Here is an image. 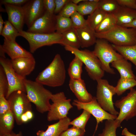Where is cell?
Here are the masks:
<instances>
[{
  "label": "cell",
  "instance_id": "43",
  "mask_svg": "<svg viewBox=\"0 0 136 136\" xmlns=\"http://www.w3.org/2000/svg\"><path fill=\"white\" fill-rule=\"evenodd\" d=\"M45 10L52 14H54L55 8V0H43Z\"/></svg>",
  "mask_w": 136,
  "mask_h": 136
},
{
  "label": "cell",
  "instance_id": "39",
  "mask_svg": "<svg viewBox=\"0 0 136 136\" xmlns=\"http://www.w3.org/2000/svg\"><path fill=\"white\" fill-rule=\"evenodd\" d=\"M85 131L73 126L63 131L60 136H84Z\"/></svg>",
  "mask_w": 136,
  "mask_h": 136
},
{
  "label": "cell",
  "instance_id": "8",
  "mask_svg": "<svg viewBox=\"0 0 136 136\" xmlns=\"http://www.w3.org/2000/svg\"><path fill=\"white\" fill-rule=\"evenodd\" d=\"M51 100L53 103L48 112L47 120H59L67 117L69 111L73 108L71 99H67L64 93L61 92L53 94Z\"/></svg>",
  "mask_w": 136,
  "mask_h": 136
},
{
  "label": "cell",
  "instance_id": "9",
  "mask_svg": "<svg viewBox=\"0 0 136 136\" xmlns=\"http://www.w3.org/2000/svg\"><path fill=\"white\" fill-rule=\"evenodd\" d=\"M7 99L16 124L21 125V116L27 111H32V109L31 102L26 92L20 90L15 91L10 94Z\"/></svg>",
  "mask_w": 136,
  "mask_h": 136
},
{
  "label": "cell",
  "instance_id": "44",
  "mask_svg": "<svg viewBox=\"0 0 136 136\" xmlns=\"http://www.w3.org/2000/svg\"><path fill=\"white\" fill-rule=\"evenodd\" d=\"M119 5L135 10L136 0H117Z\"/></svg>",
  "mask_w": 136,
  "mask_h": 136
},
{
  "label": "cell",
  "instance_id": "15",
  "mask_svg": "<svg viewBox=\"0 0 136 136\" xmlns=\"http://www.w3.org/2000/svg\"><path fill=\"white\" fill-rule=\"evenodd\" d=\"M10 60L12 67L15 72L24 79L33 71L36 64L33 56L22 57Z\"/></svg>",
  "mask_w": 136,
  "mask_h": 136
},
{
  "label": "cell",
  "instance_id": "32",
  "mask_svg": "<svg viewBox=\"0 0 136 136\" xmlns=\"http://www.w3.org/2000/svg\"><path fill=\"white\" fill-rule=\"evenodd\" d=\"M8 41H16V37L20 36L18 30L8 20L4 21V26L0 35Z\"/></svg>",
  "mask_w": 136,
  "mask_h": 136
},
{
  "label": "cell",
  "instance_id": "29",
  "mask_svg": "<svg viewBox=\"0 0 136 136\" xmlns=\"http://www.w3.org/2000/svg\"><path fill=\"white\" fill-rule=\"evenodd\" d=\"M136 86V80L133 78H120L115 87L116 94L118 96L122 95L125 91Z\"/></svg>",
  "mask_w": 136,
  "mask_h": 136
},
{
  "label": "cell",
  "instance_id": "46",
  "mask_svg": "<svg viewBox=\"0 0 136 136\" xmlns=\"http://www.w3.org/2000/svg\"><path fill=\"white\" fill-rule=\"evenodd\" d=\"M123 26L128 28H132L136 29V19H135L131 22Z\"/></svg>",
  "mask_w": 136,
  "mask_h": 136
},
{
  "label": "cell",
  "instance_id": "51",
  "mask_svg": "<svg viewBox=\"0 0 136 136\" xmlns=\"http://www.w3.org/2000/svg\"><path fill=\"white\" fill-rule=\"evenodd\" d=\"M71 1L75 4L77 5L78 3H80L84 0H71Z\"/></svg>",
  "mask_w": 136,
  "mask_h": 136
},
{
  "label": "cell",
  "instance_id": "40",
  "mask_svg": "<svg viewBox=\"0 0 136 136\" xmlns=\"http://www.w3.org/2000/svg\"><path fill=\"white\" fill-rule=\"evenodd\" d=\"M10 109L8 101L5 96H0V115Z\"/></svg>",
  "mask_w": 136,
  "mask_h": 136
},
{
  "label": "cell",
  "instance_id": "10",
  "mask_svg": "<svg viewBox=\"0 0 136 136\" xmlns=\"http://www.w3.org/2000/svg\"><path fill=\"white\" fill-rule=\"evenodd\" d=\"M115 106L120 109L116 119L121 124L136 116V90L132 88L125 96L116 101Z\"/></svg>",
  "mask_w": 136,
  "mask_h": 136
},
{
  "label": "cell",
  "instance_id": "28",
  "mask_svg": "<svg viewBox=\"0 0 136 136\" xmlns=\"http://www.w3.org/2000/svg\"><path fill=\"white\" fill-rule=\"evenodd\" d=\"M99 0H84L77 5V11L84 15H90L97 8Z\"/></svg>",
  "mask_w": 136,
  "mask_h": 136
},
{
  "label": "cell",
  "instance_id": "53",
  "mask_svg": "<svg viewBox=\"0 0 136 136\" xmlns=\"http://www.w3.org/2000/svg\"><path fill=\"white\" fill-rule=\"evenodd\" d=\"M135 10H136V8H135Z\"/></svg>",
  "mask_w": 136,
  "mask_h": 136
},
{
  "label": "cell",
  "instance_id": "1",
  "mask_svg": "<svg viewBox=\"0 0 136 136\" xmlns=\"http://www.w3.org/2000/svg\"><path fill=\"white\" fill-rule=\"evenodd\" d=\"M66 77L64 62L60 55L57 54L49 65L39 73L35 81L44 85L56 87L64 84Z\"/></svg>",
  "mask_w": 136,
  "mask_h": 136
},
{
  "label": "cell",
  "instance_id": "21",
  "mask_svg": "<svg viewBox=\"0 0 136 136\" xmlns=\"http://www.w3.org/2000/svg\"><path fill=\"white\" fill-rule=\"evenodd\" d=\"M76 30L82 48L88 47L95 44L97 38L95 30L88 25Z\"/></svg>",
  "mask_w": 136,
  "mask_h": 136
},
{
  "label": "cell",
  "instance_id": "14",
  "mask_svg": "<svg viewBox=\"0 0 136 136\" xmlns=\"http://www.w3.org/2000/svg\"><path fill=\"white\" fill-rule=\"evenodd\" d=\"M22 7L24 12V23L28 28L46 10L43 0H28Z\"/></svg>",
  "mask_w": 136,
  "mask_h": 136
},
{
  "label": "cell",
  "instance_id": "37",
  "mask_svg": "<svg viewBox=\"0 0 136 136\" xmlns=\"http://www.w3.org/2000/svg\"><path fill=\"white\" fill-rule=\"evenodd\" d=\"M77 5L70 0L65 5L58 14L64 17L70 18L77 11Z\"/></svg>",
  "mask_w": 136,
  "mask_h": 136
},
{
  "label": "cell",
  "instance_id": "26",
  "mask_svg": "<svg viewBox=\"0 0 136 136\" xmlns=\"http://www.w3.org/2000/svg\"><path fill=\"white\" fill-rule=\"evenodd\" d=\"M83 63L78 57L75 56L70 62L68 69V72L70 79L79 80L82 79V66Z\"/></svg>",
  "mask_w": 136,
  "mask_h": 136
},
{
  "label": "cell",
  "instance_id": "24",
  "mask_svg": "<svg viewBox=\"0 0 136 136\" xmlns=\"http://www.w3.org/2000/svg\"><path fill=\"white\" fill-rule=\"evenodd\" d=\"M61 45L68 46L72 48L79 49L81 47L78 36L76 29L73 27L62 34Z\"/></svg>",
  "mask_w": 136,
  "mask_h": 136
},
{
  "label": "cell",
  "instance_id": "11",
  "mask_svg": "<svg viewBox=\"0 0 136 136\" xmlns=\"http://www.w3.org/2000/svg\"><path fill=\"white\" fill-rule=\"evenodd\" d=\"M73 105L76 107L78 110H86L95 117L96 124L94 133L100 122H102L104 120H115L118 116L111 114L104 110L98 103L95 97H93L91 101L87 103L82 102L77 99H75Z\"/></svg>",
  "mask_w": 136,
  "mask_h": 136
},
{
  "label": "cell",
  "instance_id": "33",
  "mask_svg": "<svg viewBox=\"0 0 136 136\" xmlns=\"http://www.w3.org/2000/svg\"><path fill=\"white\" fill-rule=\"evenodd\" d=\"M121 126V124L116 119L107 120L102 132L98 136H117L116 131L117 128Z\"/></svg>",
  "mask_w": 136,
  "mask_h": 136
},
{
  "label": "cell",
  "instance_id": "6",
  "mask_svg": "<svg viewBox=\"0 0 136 136\" xmlns=\"http://www.w3.org/2000/svg\"><path fill=\"white\" fill-rule=\"evenodd\" d=\"M19 32L20 36L28 42L30 52L31 53L43 46L62 44V35L56 32L46 34L31 33L23 30Z\"/></svg>",
  "mask_w": 136,
  "mask_h": 136
},
{
  "label": "cell",
  "instance_id": "23",
  "mask_svg": "<svg viewBox=\"0 0 136 136\" xmlns=\"http://www.w3.org/2000/svg\"><path fill=\"white\" fill-rule=\"evenodd\" d=\"M15 120L11 109L0 115V135L5 136L12 131Z\"/></svg>",
  "mask_w": 136,
  "mask_h": 136
},
{
  "label": "cell",
  "instance_id": "2",
  "mask_svg": "<svg viewBox=\"0 0 136 136\" xmlns=\"http://www.w3.org/2000/svg\"><path fill=\"white\" fill-rule=\"evenodd\" d=\"M24 84L27 97L31 103L35 105L37 111L41 113L48 112L51 105L50 101L52 93L36 81L25 79Z\"/></svg>",
  "mask_w": 136,
  "mask_h": 136
},
{
  "label": "cell",
  "instance_id": "4",
  "mask_svg": "<svg viewBox=\"0 0 136 136\" xmlns=\"http://www.w3.org/2000/svg\"><path fill=\"white\" fill-rule=\"evenodd\" d=\"M65 49L71 52L79 58L85 65V69L90 78L97 81L102 79L105 72L103 69L100 62L93 51L72 48L68 46H64Z\"/></svg>",
  "mask_w": 136,
  "mask_h": 136
},
{
  "label": "cell",
  "instance_id": "49",
  "mask_svg": "<svg viewBox=\"0 0 136 136\" xmlns=\"http://www.w3.org/2000/svg\"><path fill=\"white\" fill-rule=\"evenodd\" d=\"M5 136H22V133L21 131H20L17 133H16L12 131L10 133Z\"/></svg>",
  "mask_w": 136,
  "mask_h": 136
},
{
  "label": "cell",
  "instance_id": "36",
  "mask_svg": "<svg viewBox=\"0 0 136 136\" xmlns=\"http://www.w3.org/2000/svg\"><path fill=\"white\" fill-rule=\"evenodd\" d=\"M70 18L73 27L76 29L82 28L88 25L86 20L84 18L83 15L77 11Z\"/></svg>",
  "mask_w": 136,
  "mask_h": 136
},
{
  "label": "cell",
  "instance_id": "16",
  "mask_svg": "<svg viewBox=\"0 0 136 136\" xmlns=\"http://www.w3.org/2000/svg\"><path fill=\"white\" fill-rule=\"evenodd\" d=\"M8 15V20L19 31L23 30L24 23V14L22 6L4 5Z\"/></svg>",
  "mask_w": 136,
  "mask_h": 136
},
{
  "label": "cell",
  "instance_id": "17",
  "mask_svg": "<svg viewBox=\"0 0 136 136\" xmlns=\"http://www.w3.org/2000/svg\"><path fill=\"white\" fill-rule=\"evenodd\" d=\"M69 86L78 101L87 103L92 100L93 97L87 91L85 81L82 79L79 80L70 79Z\"/></svg>",
  "mask_w": 136,
  "mask_h": 136
},
{
  "label": "cell",
  "instance_id": "3",
  "mask_svg": "<svg viewBox=\"0 0 136 136\" xmlns=\"http://www.w3.org/2000/svg\"><path fill=\"white\" fill-rule=\"evenodd\" d=\"M96 38L105 39L119 46H131L136 43V29L117 25L109 30L103 33L95 32Z\"/></svg>",
  "mask_w": 136,
  "mask_h": 136
},
{
  "label": "cell",
  "instance_id": "35",
  "mask_svg": "<svg viewBox=\"0 0 136 136\" xmlns=\"http://www.w3.org/2000/svg\"><path fill=\"white\" fill-rule=\"evenodd\" d=\"M91 115L86 110H83L82 113L79 116L71 121L70 125L85 131L86 126Z\"/></svg>",
  "mask_w": 136,
  "mask_h": 136
},
{
  "label": "cell",
  "instance_id": "52",
  "mask_svg": "<svg viewBox=\"0 0 136 136\" xmlns=\"http://www.w3.org/2000/svg\"><path fill=\"white\" fill-rule=\"evenodd\" d=\"M0 136H4L0 135Z\"/></svg>",
  "mask_w": 136,
  "mask_h": 136
},
{
  "label": "cell",
  "instance_id": "45",
  "mask_svg": "<svg viewBox=\"0 0 136 136\" xmlns=\"http://www.w3.org/2000/svg\"><path fill=\"white\" fill-rule=\"evenodd\" d=\"M121 134L124 136H136V135L129 131L126 128H125L122 130Z\"/></svg>",
  "mask_w": 136,
  "mask_h": 136
},
{
  "label": "cell",
  "instance_id": "5",
  "mask_svg": "<svg viewBox=\"0 0 136 136\" xmlns=\"http://www.w3.org/2000/svg\"><path fill=\"white\" fill-rule=\"evenodd\" d=\"M92 51L100 61L103 70L110 74H115L114 69L111 68L110 64L123 57L116 52L112 45L105 39H98Z\"/></svg>",
  "mask_w": 136,
  "mask_h": 136
},
{
  "label": "cell",
  "instance_id": "30",
  "mask_svg": "<svg viewBox=\"0 0 136 136\" xmlns=\"http://www.w3.org/2000/svg\"><path fill=\"white\" fill-rule=\"evenodd\" d=\"M117 24L116 20L114 14L107 13L95 31L96 33L105 32L111 29Z\"/></svg>",
  "mask_w": 136,
  "mask_h": 136
},
{
  "label": "cell",
  "instance_id": "7",
  "mask_svg": "<svg viewBox=\"0 0 136 136\" xmlns=\"http://www.w3.org/2000/svg\"><path fill=\"white\" fill-rule=\"evenodd\" d=\"M96 95L97 101L105 111L111 114L117 115L119 113L115 109L113 97L116 94L115 87L110 85L106 79H100L96 81Z\"/></svg>",
  "mask_w": 136,
  "mask_h": 136
},
{
  "label": "cell",
  "instance_id": "31",
  "mask_svg": "<svg viewBox=\"0 0 136 136\" xmlns=\"http://www.w3.org/2000/svg\"><path fill=\"white\" fill-rule=\"evenodd\" d=\"M56 32L62 34L73 28L70 18L62 16L59 14L56 15Z\"/></svg>",
  "mask_w": 136,
  "mask_h": 136
},
{
  "label": "cell",
  "instance_id": "12",
  "mask_svg": "<svg viewBox=\"0 0 136 136\" xmlns=\"http://www.w3.org/2000/svg\"><path fill=\"white\" fill-rule=\"evenodd\" d=\"M0 63L3 67L8 83V89L6 96L7 99L10 94L15 91L25 92L24 81L25 79L18 75L13 68L10 59L0 57ZM26 79V78H25Z\"/></svg>",
  "mask_w": 136,
  "mask_h": 136
},
{
  "label": "cell",
  "instance_id": "38",
  "mask_svg": "<svg viewBox=\"0 0 136 136\" xmlns=\"http://www.w3.org/2000/svg\"><path fill=\"white\" fill-rule=\"evenodd\" d=\"M8 89V83L2 66H0V95L6 96Z\"/></svg>",
  "mask_w": 136,
  "mask_h": 136
},
{
  "label": "cell",
  "instance_id": "19",
  "mask_svg": "<svg viewBox=\"0 0 136 136\" xmlns=\"http://www.w3.org/2000/svg\"><path fill=\"white\" fill-rule=\"evenodd\" d=\"M71 121L68 117L59 120L55 123L48 125L45 131L39 130L37 135V136H60L63 131L69 128Z\"/></svg>",
  "mask_w": 136,
  "mask_h": 136
},
{
  "label": "cell",
  "instance_id": "47",
  "mask_svg": "<svg viewBox=\"0 0 136 136\" xmlns=\"http://www.w3.org/2000/svg\"><path fill=\"white\" fill-rule=\"evenodd\" d=\"M4 24V21L2 17L1 14L0 15V35L3 30Z\"/></svg>",
  "mask_w": 136,
  "mask_h": 136
},
{
  "label": "cell",
  "instance_id": "13",
  "mask_svg": "<svg viewBox=\"0 0 136 136\" xmlns=\"http://www.w3.org/2000/svg\"><path fill=\"white\" fill-rule=\"evenodd\" d=\"M55 14L46 10L36 20L27 31L37 33H50L56 32V19Z\"/></svg>",
  "mask_w": 136,
  "mask_h": 136
},
{
  "label": "cell",
  "instance_id": "27",
  "mask_svg": "<svg viewBox=\"0 0 136 136\" xmlns=\"http://www.w3.org/2000/svg\"><path fill=\"white\" fill-rule=\"evenodd\" d=\"M107 13L98 8L86 19L88 26L95 30L104 19Z\"/></svg>",
  "mask_w": 136,
  "mask_h": 136
},
{
  "label": "cell",
  "instance_id": "18",
  "mask_svg": "<svg viewBox=\"0 0 136 136\" xmlns=\"http://www.w3.org/2000/svg\"><path fill=\"white\" fill-rule=\"evenodd\" d=\"M2 47L6 53L12 60L22 57L33 56L32 53L22 47L16 41L4 39Z\"/></svg>",
  "mask_w": 136,
  "mask_h": 136
},
{
  "label": "cell",
  "instance_id": "25",
  "mask_svg": "<svg viewBox=\"0 0 136 136\" xmlns=\"http://www.w3.org/2000/svg\"><path fill=\"white\" fill-rule=\"evenodd\" d=\"M112 45L115 50L124 58L132 62L135 65L136 69V43L134 45L131 46H119L113 44Z\"/></svg>",
  "mask_w": 136,
  "mask_h": 136
},
{
  "label": "cell",
  "instance_id": "34",
  "mask_svg": "<svg viewBox=\"0 0 136 136\" xmlns=\"http://www.w3.org/2000/svg\"><path fill=\"white\" fill-rule=\"evenodd\" d=\"M119 6L117 0H99L97 8L107 13L113 14Z\"/></svg>",
  "mask_w": 136,
  "mask_h": 136
},
{
  "label": "cell",
  "instance_id": "50",
  "mask_svg": "<svg viewBox=\"0 0 136 136\" xmlns=\"http://www.w3.org/2000/svg\"><path fill=\"white\" fill-rule=\"evenodd\" d=\"M6 53L4 50L2 46V45L0 46V57L5 58V54Z\"/></svg>",
  "mask_w": 136,
  "mask_h": 136
},
{
  "label": "cell",
  "instance_id": "41",
  "mask_svg": "<svg viewBox=\"0 0 136 136\" xmlns=\"http://www.w3.org/2000/svg\"><path fill=\"white\" fill-rule=\"evenodd\" d=\"M28 0H2L0 4L15 6L21 7L24 5Z\"/></svg>",
  "mask_w": 136,
  "mask_h": 136
},
{
  "label": "cell",
  "instance_id": "48",
  "mask_svg": "<svg viewBox=\"0 0 136 136\" xmlns=\"http://www.w3.org/2000/svg\"><path fill=\"white\" fill-rule=\"evenodd\" d=\"M29 120L32 119L33 117V115L32 111H28L25 113Z\"/></svg>",
  "mask_w": 136,
  "mask_h": 136
},
{
  "label": "cell",
  "instance_id": "22",
  "mask_svg": "<svg viewBox=\"0 0 136 136\" xmlns=\"http://www.w3.org/2000/svg\"><path fill=\"white\" fill-rule=\"evenodd\" d=\"M111 66L118 72L120 78H133L136 80V76L132 70V65L128 60L123 58L112 62Z\"/></svg>",
  "mask_w": 136,
  "mask_h": 136
},
{
  "label": "cell",
  "instance_id": "42",
  "mask_svg": "<svg viewBox=\"0 0 136 136\" xmlns=\"http://www.w3.org/2000/svg\"><path fill=\"white\" fill-rule=\"evenodd\" d=\"M70 1V0H55V8L54 14L55 15L58 14L65 5Z\"/></svg>",
  "mask_w": 136,
  "mask_h": 136
},
{
  "label": "cell",
  "instance_id": "20",
  "mask_svg": "<svg viewBox=\"0 0 136 136\" xmlns=\"http://www.w3.org/2000/svg\"><path fill=\"white\" fill-rule=\"evenodd\" d=\"M113 14L116 19L117 25L122 26L136 19V10L125 6L120 5Z\"/></svg>",
  "mask_w": 136,
  "mask_h": 136
}]
</instances>
